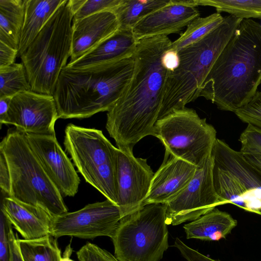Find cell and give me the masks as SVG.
Instances as JSON below:
<instances>
[{
    "label": "cell",
    "mask_w": 261,
    "mask_h": 261,
    "mask_svg": "<svg viewBox=\"0 0 261 261\" xmlns=\"http://www.w3.org/2000/svg\"><path fill=\"white\" fill-rule=\"evenodd\" d=\"M172 42L164 35L138 40L131 80L107 114L106 129L118 149L133 150L142 138L154 135L168 72L161 58Z\"/></svg>",
    "instance_id": "1"
},
{
    "label": "cell",
    "mask_w": 261,
    "mask_h": 261,
    "mask_svg": "<svg viewBox=\"0 0 261 261\" xmlns=\"http://www.w3.org/2000/svg\"><path fill=\"white\" fill-rule=\"evenodd\" d=\"M261 82V24L243 19L203 82L199 97L221 110L235 112Z\"/></svg>",
    "instance_id": "2"
},
{
    "label": "cell",
    "mask_w": 261,
    "mask_h": 261,
    "mask_svg": "<svg viewBox=\"0 0 261 261\" xmlns=\"http://www.w3.org/2000/svg\"><path fill=\"white\" fill-rule=\"evenodd\" d=\"M134 64L133 56L82 68L64 67L53 95L59 118H85L108 112L130 82Z\"/></svg>",
    "instance_id": "3"
},
{
    "label": "cell",
    "mask_w": 261,
    "mask_h": 261,
    "mask_svg": "<svg viewBox=\"0 0 261 261\" xmlns=\"http://www.w3.org/2000/svg\"><path fill=\"white\" fill-rule=\"evenodd\" d=\"M242 19L232 15L224 17L207 35L178 51L179 65L168 72L158 120L199 97L203 82Z\"/></svg>",
    "instance_id": "4"
},
{
    "label": "cell",
    "mask_w": 261,
    "mask_h": 261,
    "mask_svg": "<svg viewBox=\"0 0 261 261\" xmlns=\"http://www.w3.org/2000/svg\"><path fill=\"white\" fill-rule=\"evenodd\" d=\"M11 179L10 197L56 217L68 212L63 196L31 149L24 133L10 129L0 143Z\"/></svg>",
    "instance_id": "5"
},
{
    "label": "cell",
    "mask_w": 261,
    "mask_h": 261,
    "mask_svg": "<svg viewBox=\"0 0 261 261\" xmlns=\"http://www.w3.org/2000/svg\"><path fill=\"white\" fill-rule=\"evenodd\" d=\"M73 14L67 0L20 57L31 91L53 95L72 49Z\"/></svg>",
    "instance_id": "6"
},
{
    "label": "cell",
    "mask_w": 261,
    "mask_h": 261,
    "mask_svg": "<svg viewBox=\"0 0 261 261\" xmlns=\"http://www.w3.org/2000/svg\"><path fill=\"white\" fill-rule=\"evenodd\" d=\"M64 145L85 180L116 204L117 148L101 130L68 124Z\"/></svg>",
    "instance_id": "7"
},
{
    "label": "cell",
    "mask_w": 261,
    "mask_h": 261,
    "mask_svg": "<svg viewBox=\"0 0 261 261\" xmlns=\"http://www.w3.org/2000/svg\"><path fill=\"white\" fill-rule=\"evenodd\" d=\"M166 208L150 204L123 217L111 238L119 261H160L168 248Z\"/></svg>",
    "instance_id": "8"
},
{
    "label": "cell",
    "mask_w": 261,
    "mask_h": 261,
    "mask_svg": "<svg viewBox=\"0 0 261 261\" xmlns=\"http://www.w3.org/2000/svg\"><path fill=\"white\" fill-rule=\"evenodd\" d=\"M153 136L163 144L166 153L200 167L211 155L216 130L195 110L185 108L158 120Z\"/></svg>",
    "instance_id": "9"
},
{
    "label": "cell",
    "mask_w": 261,
    "mask_h": 261,
    "mask_svg": "<svg viewBox=\"0 0 261 261\" xmlns=\"http://www.w3.org/2000/svg\"><path fill=\"white\" fill-rule=\"evenodd\" d=\"M212 155L198 167L187 186L175 197L163 204L167 225H177L194 221L219 205L226 204L217 194L213 183Z\"/></svg>",
    "instance_id": "10"
},
{
    "label": "cell",
    "mask_w": 261,
    "mask_h": 261,
    "mask_svg": "<svg viewBox=\"0 0 261 261\" xmlns=\"http://www.w3.org/2000/svg\"><path fill=\"white\" fill-rule=\"evenodd\" d=\"M123 218L117 204L107 200L88 204L73 212H67L53 218L51 235L56 238L70 236L93 239L114 235Z\"/></svg>",
    "instance_id": "11"
},
{
    "label": "cell",
    "mask_w": 261,
    "mask_h": 261,
    "mask_svg": "<svg viewBox=\"0 0 261 261\" xmlns=\"http://www.w3.org/2000/svg\"><path fill=\"white\" fill-rule=\"evenodd\" d=\"M154 174L146 159L135 157L132 150L117 148L115 174L116 204L123 217L142 207Z\"/></svg>",
    "instance_id": "12"
},
{
    "label": "cell",
    "mask_w": 261,
    "mask_h": 261,
    "mask_svg": "<svg viewBox=\"0 0 261 261\" xmlns=\"http://www.w3.org/2000/svg\"><path fill=\"white\" fill-rule=\"evenodd\" d=\"M58 119L54 96L30 90L12 97L2 124L14 125L17 130L24 133L56 135L55 124Z\"/></svg>",
    "instance_id": "13"
},
{
    "label": "cell",
    "mask_w": 261,
    "mask_h": 261,
    "mask_svg": "<svg viewBox=\"0 0 261 261\" xmlns=\"http://www.w3.org/2000/svg\"><path fill=\"white\" fill-rule=\"evenodd\" d=\"M25 134L31 149L62 196H74L80 179L56 135Z\"/></svg>",
    "instance_id": "14"
},
{
    "label": "cell",
    "mask_w": 261,
    "mask_h": 261,
    "mask_svg": "<svg viewBox=\"0 0 261 261\" xmlns=\"http://www.w3.org/2000/svg\"><path fill=\"white\" fill-rule=\"evenodd\" d=\"M199 11L190 0H170L165 6L142 19L132 29L137 40L156 36L178 33L193 20Z\"/></svg>",
    "instance_id": "15"
},
{
    "label": "cell",
    "mask_w": 261,
    "mask_h": 261,
    "mask_svg": "<svg viewBox=\"0 0 261 261\" xmlns=\"http://www.w3.org/2000/svg\"><path fill=\"white\" fill-rule=\"evenodd\" d=\"M198 167L165 153L164 161L154 174L142 206L164 204L179 194L190 182Z\"/></svg>",
    "instance_id": "16"
},
{
    "label": "cell",
    "mask_w": 261,
    "mask_h": 261,
    "mask_svg": "<svg viewBox=\"0 0 261 261\" xmlns=\"http://www.w3.org/2000/svg\"><path fill=\"white\" fill-rule=\"evenodd\" d=\"M116 14L112 11L95 13L72 20V49L69 62L77 60L119 29Z\"/></svg>",
    "instance_id": "17"
},
{
    "label": "cell",
    "mask_w": 261,
    "mask_h": 261,
    "mask_svg": "<svg viewBox=\"0 0 261 261\" xmlns=\"http://www.w3.org/2000/svg\"><path fill=\"white\" fill-rule=\"evenodd\" d=\"M1 210L25 240H34L51 235L54 217L41 207L15 200L4 194Z\"/></svg>",
    "instance_id": "18"
},
{
    "label": "cell",
    "mask_w": 261,
    "mask_h": 261,
    "mask_svg": "<svg viewBox=\"0 0 261 261\" xmlns=\"http://www.w3.org/2000/svg\"><path fill=\"white\" fill-rule=\"evenodd\" d=\"M138 40L132 30L118 29L91 50L66 66L82 68L121 60L134 56Z\"/></svg>",
    "instance_id": "19"
},
{
    "label": "cell",
    "mask_w": 261,
    "mask_h": 261,
    "mask_svg": "<svg viewBox=\"0 0 261 261\" xmlns=\"http://www.w3.org/2000/svg\"><path fill=\"white\" fill-rule=\"evenodd\" d=\"M214 164L238 178L250 194L261 204V169L248 162L240 151L217 139L211 154Z\"/></svg>",
    "instance_id": "20"
},
{
    "label": "cell",
    "mask_w": 261,
    "mask_h": 261,
    "mask_svg": "<svg viewBox=\"0 0 261 261\" xmlns=\"http://www.w3.org/2000/svg\"><path fill=\"white\" fill-rule=\"evenodd\" d=\"M67 0H25L18 56L27 50L51 17Z\"/></svg>",
    "instance_id": "21"
},
{
    "label": "cell",
    "mask_w": 261,
    "mask_h": 261,
    "mask_svg": "<svg viewBox=\"0 0 261 261\" xmlns=\"http://www.w3.org/2000/svg\"><path fill=\"white\" fill-rule=\"evenodd\" d=\"M213 177L217 194L226 203L233 204L245 211L261 215V204L231 172L214 164Z\"/></svg>",
    "instance_id": "22"
},
{
    "label": "cell",
    "mask_w": 261,
    "mask_h": 261,
    "mask_svg": "<svg viewBox=\"0 0 261 261\" xmlns=\"http://www.w3.org/2000/svg\"><path fill=\"white\" fill-rule=\"evenodd\" d=\"M237 221L228 213L215 208L184 226L187 239L219 241L230 233Z\"/></svg>",
    "instance_id": "23"
},
{
    "label": "cell",
    "mask_w": 261,
    "mask_h": 261,
    "mask_svg": "<svg viewBox=\"0 0 261 261\" xmlns=\"http://www.w3.org/2000/svg\"><path fill=\"white\" fill-rule=\"evenodd\" d=\"M25 0H0V41L18 50Z\"/></svg>",
    "instance_id": "24"
},
{
    "label": "cell",
    "mask_w": 261,
    "mask_h": 261,
    "mask_svg": "<svg viewBox=\"0 0 261 261\" xmlns=\"http://www.w3.org/2000/svg\"><path fill=\"white\" fill-rule=\"evenodd\" d=\"M170 0H122L113 11L119 29L132 30L142 19L168 4Z\"/></svg>",
    "instance_id": "25"
},
{
    "label": "cell",
    "mask_w": 261,
    "mask_h": 261,
    "mask_svg": "<svg viewBox=\"0 0 261 261\" xmlns=\"http://www.w3.org/2000/svg\"><path fill=\"white\" fill-rule=\"evenodd\" d=\"M23 261H60L61 252L51 235L34 240H17Z\"/></svg>",
    "instance_id": "26"
},
{
    "label": "cell",
    "mask_w": 261,
    "mask_h": 261,
    "mask_svg": "<svg viewBox=\"0 0 261 261\" xmlns=\"http://www.w3.org/2000/svg\"><path fill=\"white\" fill-rule=\"evenodd\" d=\"M195 6H212L242 19H261V0H191Z\"/></svg>",
    "instance_id": "27"
},
{
    "label": "cell",
    "mask_w": 261,
    "mask_h": 261,
    "mask_svg": "<svg viewBox=\"0 0 261 261\" xmlns=\"http://www.w3.org/2000/svg\"><path fill=\"white\" fill-rule=\"evenodd\" d=\"M223 19L224 17L217 12L195 19L187 27L180 37L172 42L170 49L178 51L198 41L219 26Z\"/></svg>",
    "instance_id": "28"
},
{
    "label": "cell",
    "mask_w": 261,
    "mask_h": 261,
    "mask_svg": "<svg viewBox=\"0 0 261 261\" xmlns=\"http://www.w3.org/2000/svg\"><path fill=\"white\" fill-rule=\"evenodd\" d=\"M31 90L25 68L21 63L0 68V98Z\"/></svg>",
    "instance_id": "29"
},
{
    "label": "cell",
    "mask_w": 261,
    "mask_h": 261,
    "mask_svg": "<svg viewBox=\"0 0 261 261\" xmlns=\"http://www.w3.org/2000/svg\"><path fill=\"white\" fill-rule=\"evenodd\" d=\"M234 113L243 122L261 129V92L257 91L246 104Z\"/></svg>",
    "instance_id": "30"
},
{
    "label": "cell",
    "mask_w": 261,
    "mask_h": 261,
    "mask_svg": "<svg viewBox=\"0 0 261 261\" xmlns=\"http://www.w3.org/2000/svg\"><path fill=\"white\" fill-rule=\"evenodd\" d=\"M122 2V0H84L74 14L72 20H79L105 11H113Z\"/></svg>",
    "instance_id": "31"
},
{
    "label": "cell",
    "mask_w": 261,
    "mask_h": 261,
    "mask_svg": "<svg viewBox=\"0 0 261 261\" xmlns=\"http://www.w3.org/2000/svg\"><path fill=\"white\" fill-rule=\"evenodd\" d=\"M240 152L242 154H261V129L251 124L241 134Z\"/></svg>",
    "instance_id": "32"
},
{
    "label": "cell",
    "mask_w": 261,
    "mask_h": 261,
    "mask_svg": "<svg viewBox=\"0 0 261 261\" xmlns=\"http://www.w3.org/2000/svg\"><path fill=\"white\" fill-rule=\"evenodd\" d=\"M79 261H114L115 255L91 243H87L76 252Z\"/></svg>",
    "instance_id": "33"
},
{
    "label": "cell",
    "mask_w": 261,
    "mask_h": 261,
    "mask_svg": "<svg viewBox=\"0 0 261 261\" xmlns=\"http://www.w3.org/2000/svg\"><path fill=\"white\" fill-rule=\"evenodd\" d=\"M11 224L4 212L0 215V261H10L9 230Z\"/></svg>",
    "instance_id": "34"
},
{
    "label": "cell",
    "mask_w": 261,
    "mask_h": 261,
    "mask_svg": "<svg viewBox=\"0 0 261 261\" xmlns=\"http://www.w3.org/2000/svg\"><path fill=\"white\" fill-rule=\"evenodd\" d=\"M174 246L180 252L187 261H219L211 258L191 248L179 238H176Z\"/></svg>",
    "instance_id": "35"
},
{
    "label": "cell",
    "mask_w": 261,
    "mask_h": 261,
    "mask_svg": "<svg viewBox=\"0 0 261 261\" xmlns=\"http://www.w3.org/2000/svg\"><path fill=\"white\" fill-rule=\"evenodd\" d=\"M0 188L1 191L10 196L11 179L9 166L4 154L0 152Z\"/></svg>",
    "instance_id": "36"
},
{
    "label": "cell",
    "mask_w": 261,
    "mask_h": 261,
    "mask_svg": "<svg viewBox=\"0 0 261 261\" xmlns=\"http://www.w3.org/2000/svg\"><path fill=\"white\" fill-rule=\"evenodd\" d=\"M17 56V50L0 41V68L14 64Z\"/></svg>",
    "instance_id": "37"
},
{
    "label": "cell",
    "mask_w": 261,
    "mask_h": 261,
    "mask_svg": "<svg viewBox=\"0 0 261 261\" xmlns=\"http://www.w3.org/2000/svg\"><path fill=\"white\" fill-rule=\"evenodd\" d=\"M161 62L163 67L169 72L175 70L179 65L178 51L175 50H167L162 55Z\"/></svg>",
    "instance_id": "38"
},
{
    "label": "cell",
    "mask_w": 261,
    "mask_h": 261,
    "mask_svg": "<svg viewBox=\"0 0 261 261\" xmlns=\"http://www.w3.org/2000/svg\"><path fill=\"white\" fill-rule=\"evenodd\" d=\"M12 226H10L9 230L10 261H23L18 246L17 238L15 236Z\"/></svg>",
    "instance_id": "39"
},
{
    "label": "cell",
    "mask_w": 261,
    "mask_h": 261,
    "mask_svg": "<svg viewBox=\"0 0 261 261\" xmlns=\"http://www.w3.org/2000/svg\"><path fill=\"white\" fill-rule=\"evenodd\" d=\"M12 97H4L0 98V124L2 123L7 117L9 109L11 100Z\"/></svg>",
    "instance_id": "40"
},
{
    "label": "cell",
    "mask_w": 261,
    "mask_h": 261,
    "mask_svg": "<svg viewBox=\"0 0 261 261\" xmlns=\"http://www.w3.org/2000/svg\"><path fill=\"white\" fill-rule=\"evenodd\" d=\"M243 155L248 162L261 169V154H243Z\"/></svg>",
    "instance_id": "41"
},
{
    "label": "cell",
    "mask_w": 261,
    "mask_h": 261,
    "mask_svg": "<svg viewBox=\"0 0 261 261\" xmlns=\"http://www.w3.org/2000/svg\"><path fill=\"white\" fill-rule=\"evenodd\" d=\"M72 252V248L71 245L69 244L65 250L63 256L61 258L60 261H74L70 258L71 254Z\"/></svg>",
    "instance_id": "42"
}]
</instances>
